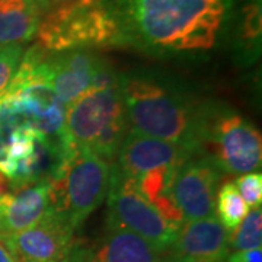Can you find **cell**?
<instances>
[{
	"mask_svg": "<svg viewBox=\"0 0 262 262\" xmlns=\"http://www.w3.org/2000/svg\"><path fill=\"white\" fill-rule=\"evenodd\" d=\"M115 29L114 47L153 56L214 47L234 0H101Z\"/></svg>",
	"mask_w": 262,
	"mask_h": 262,
	"instance_id": "6da1fadb",
	"label": "cell"
},
{
	"mask_svg": "<svg viewBox=\"0 0 262 262\" xmlns=\"http://www.w3.org/2000/svg\"><path fill=\"white\" fill-rule=\"evenodd\" d=\"M120 88L131 130L175 143L192 156L200 153L206 113L150 77L122 76Z\"/></svg>",
	"mask_w": 262,
	"mask_h": 262,
	"instance_id": "7a4b0ae2",
	"label": "cell"
},
{
	"mask_svg": "<svg viewBox=\"0 0 262 262\" xmlns=\"http://www.w3.org/2000/svg\"><path fill=\"white\" fill-rule=\"evenodd\" d=\"M111 165L86 149H76L50 182V207L73 229L101 206L108 194Z\"/></svg>",
	"mask_w": 262,
	"mask_h": 262,
	"instance_id": "3957f363",
	"label": "cell"
},
{
	"mask_svg": "<svg viewBox=\"0 0 262 262\" xmlns=\"http://www.w3.org/2000/svg\"><path fill=\"white\" fill-rule=\"evenodd\" d=\"M48 53L114 47L115 29L101 0H66L51 6L37 31Z\"/></svg>",
	"mask_w": 262,
	"mask_h": 262,
	"instance_id": "277c9868",
	"label": "cell"
},
{
	"mask_svg": "<svg viewBox=\"0 0 262 262\" xmlns=\"http://www.w3.org/2000/svg\"><path fill=\"white\" fill-rule=\"evenodd\" d=\"M106 226L127 229L147 244L158 253L168 252L177 239L178 230L163 220L155 207L144 198L136 179L125 177L111 165L108 188Z\"/></svg>",
	"mask_w": 262,
	"mask_h": 262,
	"instance_id": "5b68a950",
	"label": "cell"
},
{
	"mask_svg": "<svg viewBox=\"0 0 262 262\" xmlns=\"http://www.w3.org/2000/svg\"><path fill=\"white\" fill-rule=\"evenodd\" d=\"M204 146L211 150V155L206 158L220 172L244 175L261 168V133L237 114L206 113L201 150Z\"/></svg>",
	"mask_w": 262,
	"mask_h": 262,
	"instance_id": "8992f818",
	"label": "cell"
},
{
	"mask_svg": "<svg viewBox=\"0 0 262 262\" xmlns=\"http://www.w3.org/2000/svg\"><path fill=\"white\" fill-rule=\"evenodd\" d=\"M125 114L121 88L88 89L66 106L64 130L77 149H91L98 134L115 118Z\"/></svg>",
	"mask_w": 262,
	"mask_h": 262,
	"instance_id": "52a82bcc",
	"label": "cell"
},
{
	"mask_svg": "<svg viewBox=\"0 0 262 262\" xmlns=\"http://www.w3.org/2000/svg\"><path fill=\"white\" fill-rule=\"evenodd\" d=\"M73 234L72 226L50 211L37 226L0 239L16 262H66L75 245Z\"/></svg>",
	"mask_w": 262,
	"mask_h": 262,
	"instance_id": "ba28073f",
	"label": "cell"
},
{
	"mask_svg": "<svg viewBox=\"0 0 262 262\" xmlns=\"http://www.w3.org/2000/svg\"><path fill=\"white\" fill-rule=\"evenodd\" d=\"M220 177V169L207 158H191L179 166L170 192L185 222L215 215V194Z\"/></svg>",
	"mask_w": 262,
	"mask_h": 262,
	"instance_id": "9c48e42d",
	"label": "cell"
},
{
	"mask_svg": "<svg viewBox=\"0 0 262 262\" xmlns=\"http://www.w3.org/2000/svg\"><path fill=\"white\" fill-rule=\"evenodd\" d=\"M191 158L194 156L175 143L130 130L113 165L125 177L137 179L153 169L170 165L181 166Z\"/></svg>",
	"mask_w": 262,
	"mask_h": 262,
	"instance_id": "30bf717a",
	"label": "cell"
},
{
	"mask_svg": "<svg viewBox=\"0 0 262 262\" xmlns=\"http://www.w3.org/2000/svg\"><path fill=\"white\" fill-rule=\"evenodd\" d=\"M159 255L136 233L106 226L94 242L73 245L66 262H160Z\"/></svg>",
	"mask_w": 262,
	"mask_h": 262,
	"instance_id": "8fae6325",
	"label": "cell"
},
{
	"mask_svg": "<svg viewBox=\"0 0 262 262\" xmlns=\"http://www.w3.org/2000/svg\"><path fill=\"white\" fill-rule=\"evenodd\" d=\"M178 262H225L229 255V232L215 215L187 220L179 227L170 248Z\"/></svg>",
	"mask_w": 262,
	"mask_h": 262,
	"instance_id": "7c38bea8",
	"label": "cell"
},
{
	"mask_svg": "<svg viewBox=\"0 0 262 262\" xmlns=\"http://www.w3.org/2000/svg\"><path fill=\"white\" fill-rule=\"evenodd\" d=\"M50 211L48 181L42 179L20 185L0 200V237L37 226Z\"/></svg>",
	"mask_w": 262,
	"mask_h": 262,
	"instance_id": "4fadbf2b",
	"label": "cell"
},
{
	"mask_svg": "<svg viewBox=\"0 0 262 262\" xmlns=\"http://www.w3.org/2000/svg\"><path fill=\"white\" fill-rule=\"evenodd\" d=\"M101 60L102 57L91 50H73L47 56L50 84L63 105H70L91 88L95 69Z\"/></svg>",
	"mask_w": 262,
	"mask_h": 262,
	"instance_id": "5bb4252c",
	"label": "cell"
},
{
	"mask_svg": "<svg viewBox=\"0 0 262 262\" xmlns=\"http://www.w3.org/2000/svg\"><path fill=\"white\" fill-rule=\"evenodd\" d=\"M48 9L46 0H0V47L31 41Z\"/></svg>",
	"mask_w": 262,
	"mask_h": 262,
	"instance_id": "9a60e30c",
	"label": "cell"
},
{
	"mask_svg": "<svg viewBox=\"0 0 262 262\" xmlns=\"http://www.w3.org/2000/svg\"><path fill=\"white\" fill-rule=\"evenodd\" d=\"M249 207L241 196L233 181L226 182L215 194V217L227 232L234 230L242 223Z\"/></svg>",
	"mask_w": 262,
	"mask_h": 262,
	"instance_id": "2e32d148",
	"label": "cell"
},
{
	"mask_svg": "<svg viewBox=\"0 0 262 262\" xmlns=\"http://www.w3.org/2000/svg\"><path fill=\"white\" fill-rule=\"evenodd\" d=\"M262 248V210L253 207L242 223L229 233V249L244 252Z\"/></svg>",
	"mask_w": 262,
	"mask_h": 262,
	"instance_id": "e0dca14e",
	"label": "cell"
},
{
	"mask_svg": "<svg viewBox=\"0 0 262 262\" xmlns=\"http://www.w3.org/2000/svg\"><path fill=\"white\" fill-rule=\"evenodd\" d=\"M241 38L249 44H259L261 39V0H249L245 5L241 22Z\"/></svg>",
	"mask_w": 262,
	"mask_h": 262,
	"instance_id": "ac0fdd59",
	"label": "cell"
},
{
	"mask_svg": "<svg viewBox=\"0 0 262 262\" xmlns=\"http://www.w3.org/2000/svg\"><path fill=\"white\" fill-rule=\"evenodd\" d=\"M22 46H5L0 47V95L3 94L18 72L24 56Z\"/></svg>",
	"mask_w": 262,
	"mask_h": 262,
	"instance_id": "d6986e66",
	"label": "cell"
},
{
	"mask_svg": "<svg viewBox=\"0 0 262 262\" xmlns=\"http://www.w3.org/2000/svg\"><path fill=\"white\" fill-rule=\"evenodd\" d=\"M241 196L248 207H261L262 203V175L259 172H249L239 177L234 182Z\"/></svg>",
	"mask_w": 262,
	"mask_h": 262,
	"instance_id": "ffe728a7",
	"label": "cell"
},
{
	"mask_svg": "<svg viewBox=\"0 0 262 262\" xmlns=\"http://www.w3.org/2000/svg\"><path fill=\"white\" fill-rule=\"evenodd\" d=\"M227 262H262V249H252L244 252H234L227 258Z\"/></svg>",
	"mask_w": 262,
	"mask_h": 262,
	"instance_id": "44dd1931",
	"label": "cell"
},
{
	"mask_svg": "<svg viewBox=\"0 0 262 262\" xmlns=\"http://www.w3.org/2000/svg\"><path fill=\"white\" fill-rule=\"evenodd\" d=\"M16 188L18 187H16L8 177H5V175L0 172V200L5 195L10 194V192H12L13 189H16Z\"/></svg>",
	"mask_w": 262,
	"mask_h": 262,
	"instance_id": "7402d4cb",
	"label": "cell"
},
{
	"mask_svg": "<svg viewBox=\"0 0 262 262\" xmlns=\"http://www.w3.org/2000/svg\"><path fill=\"white\" fill-rule=\"evenodd\" d=\"M0 262H16L13 259L9 249H8V246L5 245V242L2 239H0Z\"/></svg>",
	"mask_w": 262,
	"mask_h": 262,
	"instance_id": "603a6c76",
	"label": "cell"
},
{
	"mask_svg": "<svg viewBox=\"0 0 262 262\" xmlns=\"http://www.w3.org/2000/svg\"><path fill=\"white\" fill-rule=\"evenodd\" d=\"M48 5H50V8L51 6H54V5H58V3H61V2H66V0H46Z\"/></svg>",
	"mask_w": 262,
	"mask_h": 262,
	"instance_id": "cb8c5ba5",
	"label": "cell"
},
{
	"mask_svg": "<svg viewBox=\"0 0 262 262\" xmlns=\"http://www.w3.org/2000/svg\"><path fill=\"white\" fill-rule=\"evenodd\" d=\"M160 262H178V261H175V259H173V258H172V256L169 255V256H168V258H166V259H163V261L160 259Z\"/></svg>",
	"mask_w": 262,
	"mask_h": 262,
	"instance_id": "d4e9b609",
	"label": "cell"
}]
</instances>
